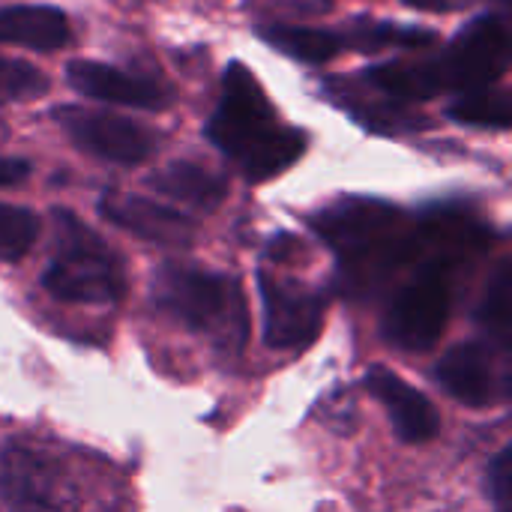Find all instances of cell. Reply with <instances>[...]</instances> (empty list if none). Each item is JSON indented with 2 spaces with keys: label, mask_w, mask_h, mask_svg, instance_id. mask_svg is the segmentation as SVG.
Listing matches in <instances>:
<instances>
[{
  "label": "cell",
  "mask_w": 512,
  "mask_h": 512,
  "mask_svg": "<svg viewBox=\"0 0 512 512\" xmlns=\"http://www.w3.org/2000/svg\"><path fill=\"white\" fill-rule=\"evenodd\" d=\"M207 138L252 183L279 177L306 153V132L279 120L270 96L243 63H231L222 78Z\"/></svg>",
  "instance_id": "1"
},
{
  "label": "cell",
  "mask_w": 512,
  "mask_h": 512,
  "mask_svg": "<svg viewBox=\"0 0 512 512\" xmlns=\"http://www.w3.org/2000/svg\"><path fill=\"white\" fill-rule=\"evenodd\" d=\"M153 306L174 324L210 336L228 354H237L249 336V315L237 279L183 261H165L153 273Z\"/></svg>",
  "instance_id": "2"
},
{
  "label": "cell",
  "mask_w": 512,
  "mask_h": 512,
  "mask_svg": "<svg viewBox=\"0 0 512 512\" xmlns=\"http://www.w3.org/2000/svg\"><path fill=\"white\" fill-rule=\"evenodd\" d=\"M54 249L42 273L51 297L66 303L108 306L126 294L120 258L108 243L69 210H54Z\"/></svg>",
  "instance_id": "3"
},
{
  "label": "cell",
  "mask_w": 512,
  "mask_h": 512,
  "mask_svg": "<svg viewBox=\"0 0 512 512\" xmlns=\"http://www.w3.org/2000/svg\"><path fill=\"white\" fill-rule=\"evenodd\" d=\"M459 261L426 255L411 282H405L387 303L381 333L402 351H429L447 330L453 306V267Z\"/></svg>",
  "instance_id": "4"
},
{
  "label": "cell",
  "mask_w": 512,
  "mask_h": 512,
  "mask_svg": "<svg viewBox=\"0 0 512 512\" xmlns=\"http://www.w3.org/2000/svg\"><path fill=\"white\" fill-rule=\"evenodd\" d=\"M510 27L501 15L474 18L438 57L444 87L459 93L489 90L510 66Z\"/></svg>",
  "instance_id": "5"
},
{
  "label": "cell",
  "mask_w": 512,
  "mask_h": 512,
  "mask_svg": "<svg viewBox=\"0 0 512 512\" xmlns=\"http://www.w3.org/2000/svg\"><path fill=\"white\" fill-rule=\"evenodd\" d=\"M264 306V339L270 348L294 351L318 339L324 327V294L297 279H282L270 270L258 273Z\"/></svg>",
  "instance_id": "6"
},
{
  "label": "cell",
  "mask_w": 512,
  "mask_h": 512,
  "mask_svg": "<svg viewBox=\"0 0 512 512\" xmlns=\"http://www.w3.org/2000/svg\"><path fill=\"white\" fill-rule=\"evenodd\" d=\"M54 120L75 141V147L114 165H138L156 150V135L147 126L114 111L60 105Z\"/></svg>",
  "instance_id": "7"
},
{
  "label": "cell",
  "mask_w": 512,
  "mask_h": 512,
  "mask_svg": "<svg viewBox=\"0 0 512 512\" xmlns=\"http://www.w3.org/2000/svg\"><path fill=\"white\" fill-rule=\"evenodd\" d=\"M60 471L21 444L0 447V512H66Z\"/></svg>",
  "instance_id": "8"
},
{
  "label": "cell",
  "mask_w": 512,
  "mask_h": 512,
  "mask_svg": "<svg viewBox=\"0 0 512 512\" xmlns=\"http://www.w3.org/2000/svg\"><path fill=\"white\" fill-rule=\"evenodd\" d=\"M492 342L453 345L435 366L438 384L468 408H489L507 396V369ZM504 354V351H501Z\"/></svg>",
  "instance_id": "9"
},
{
  "label": "cell",
  "mask_w": 512,
  "mask_h": 512,
  "mask_svg": "<svg viewBox=\"0 0 512 512\" xmlns=\"http://www.w3.org/2000/svg\"><path fill=\"white\" fill-rule=\"evenodd\" d=\"M66 81L90 99L141 111H162L174 102V90L165 81L96 60H72L66 66Z\"/></svg>",
  "instance_id": "10"
},
{
  "label": "cell",
  "mask_w": 512,
  "mask_h": 512,
  "mask_svg": "<svg viewBox=\"0 0 512 512\" xmlns=\"http://www.w3.org/2000/svg\"><path fill=\"white\" fill-rule=\"evenodd\" d=\"M99 213L111 225H117L147 243L183 249V246H192V240H195V222L189 216H183L174 207H165L159 201L141 198V195L108 189L99 198Z\"/></svg>",
  "instance_id": "11"
},
{
  "label": "cell",
  "mask_w": 512,
  "mask_h": 512,
  "mask_svg": "<svg viewBox=\"0 0 512 512\" xmlns=\"http://www.w3.org/2000/svg\"><path fill=\"white\" fill-rule=\"evenodd\" d=\"M363 384L384 405L396 435L405 444H423V441L435 438V432H438V411H435V405L417 387H411L405 378H399L387 366H372L366 372Z\"/></svg>",
  "instance_id": "12"
},
{
  "label": "cell",
  "mask_w": 512,
  "mask_h": 512,
  "mask_svg": "<svg viewBox=\"0 0 512 512\" xmlns=\"http://www.w3.org/2000/svg\"><path fill=\"white\" fill-rule=\"evenodd\" d=\"M69 21L54 6H6L0 9V42L33 51H57L69 42Z\"/></svg>",
  "instance_id": "13"
},
{
  "label": "cell",
  "mask_w": 512,
  "mask_h": 512,
  "mask_svg": "<svg viewBox=\"0 0 512 512\" xmlns=\"http://www.w3.org/2000/svg\"><path fill=\"white\" fill-rule=\"evenodd\" d=\"M366 81L396 102H423L438 93H447L438 57L381 63L366 72Z\"/></svg>",
  "instance_id": "14"
},
{
  "label": "cell",
  "mask_w": 512,
  "mask_h": 512,
  "mask_svg": "<svg viewBox=\"0 0 512 512\" xmlns=\"http://www.w3.org/2000/svg\"><path fill=\"white\" fill-rule=\"evenodd\" d=\"M150 186L171 198V201H183L195 210H216L222 204V198L228 195V183L222 174L195 165V162H171L159 171H153Z\"/></svg>",
  "instance_id": "15"
},
{
  "label": "cell",
  "mask_w": 512,
  "mask_h": 512,
  "mask_svg": "<svg viewBox=\"0 0 512 512\" xmlns=\"http://www.w3.org/2000/svg\"><path fill=\"white\" fill-rule=\"evenodd\" d=\"M327 90H330V96H336V102L342 108H348L354 114V120H360L372 132L408 135V132H417V129L429 126V120H423V114L408 108L405 102H372V99L354 96L345 81H330Z\"/></svg>",
  "instance_id": "16"
},
{
  "label": "cell",
  "mask_w": 512,
  "mask_h": 512,
  "mask_svg": "<svg viewBox=\"0 0 512 512\" xmlns=\"http://www.w3.org/2000/svg\"><path fill=\"white\" fill-rule=\"evenodd\" d=\"M258 36L294 57V60H303V63H330L333 57H339L345 51V39L342 33H333V30H321V27H300V24H261L258 27Z\"/></svg>",
  "instance_id": "17"
},
{
  "label": "cell",
  "mask_w": 512,
  "mask_h": 512,
  "mask_svg": "<svg viewBox=\"0 0 512 512\" xmlns=\"http://www.w3.org/2000/svg\"><path fill=\"white\" fill-rule=\"evenodd\" d=\"M345 48H363V51H381V48H429L438 45V33L420 30V27H396L390 21H375V18H357V24L342 36Z\"/></svg>",
  "instance_id": "18"
},
{
  "label": "cell",
  "mask_w": 512,
  "mask_h": 512,
  "mask_svg": "<svg viewBox=\"0 0 512 512\" xmlns=\"http://www.w3.org/2000/svg\"><path fill=\"white\" fill-rule=\"evenodd\" d=\"M447 117L465 126H477V129H510L512 102L507 93L474 90V93H462L447 108Z\"/></svg>",
  "instance_id": "19"
},
{
  "label": "cell",
  "mask_w": 512,
  "mask_h": 512,
  "mask_svg": "<svg viewBox=\"0 0 512 512\" xmlns=\"http://www.w3.org/2000/svg\"><path fill=\"white\" fill-rule=\"evenodd\" d=\"M512 288H510V264H501L486 297L483 306L477 309V321L483 324V330L495 339L492 345L501 348L507 354V342H510V321H512V306H510Z\"/></svg>",
  "instance_id": "20"
},
{
  "label": "cell",
  "mask_w": 512,
  "mask_h": 512,
  "mask_svg": "<svg viewBox=\"0 0 512 512\" xmlns=\"http://www.w3.org/2000/svg\"><path fill=\"white\" fill-rule=\"evenodd\" d=\"M39 234V219L15 204H0V261H18L27 255Z\"/></svg>",
  "instance_id": "21"
},
{
  "label": "cell",
  "mask_w": 512,
  "mask_h": 512,
  "mask_svg": "<svg viewBox=\"0 0 512 512\" xmlns=\"http://www.w3.org/2000/svg\"><path fill=\"white\" fill-rule=\"evenodd\" d=\"M48 90V75L27 60L0 57V102L36 99Z\"/></svg>",
  "instance_id": "22"
},
{
  "label": "cell",
  "mask_w": 512,
  "mask_h": 512,
  "mask_svg": "<svg viewBox=\"0 0 512 512\" xmlns=\"http://www.w3.org/2000/svg\"><path fill=\"white\" fill-rule=\"evenodd\" d=\"M486 489H489V498L498 507V512H510V450H501L489 462Z\"/></svg>",
  "instance_id": "23"
},
{
  "label": "cell",
  "mask_w": 512,
  "mask_h": 512,
  "mask_svg": "<svg viewBox=\"0 0 512 512\" xmlns=\"http://www.w3.org/2000/svg\"><path fill=\"white\" fill-rule=\"evenodd\" d=\"M33 165L21 156H3L0 159V189L3 186H18L30 177Z\"/></svg>",
  "instance_id": "24"
},
{
  "label": "cell",
  "mask_w": 512,
  "mask_h": 512,
  "mask_svg": "<svg viewBox=\"0 0 512 512\" xmlns=\"http://www.w3.org/2000/svg\"><path fill=\"white\" fill-rule=\"evenodd\" d=\"M402 3L420 12H453V9H462L468 0H402Z\"/></svg>",
  "instance_id": "25"
}]
</instances>
